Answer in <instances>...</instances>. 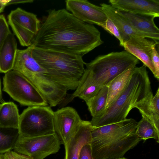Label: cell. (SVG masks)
<instances>
[{
  "mask_svg": "<svg viewBox=\"0 0 159 159\" xmlns=\"http://www.w3.org/2000/svg\"><path fill=\"white\" fill-rule=\"evenodd\" d=\"M17 50L14 35L11 32L0 49V72L5 74L13 70Z\"/></svg>",
  "mask_w": 159,
  "mask_h": 159,
  "instance_id": "2e32d148",
  "label": "cell"
},
{
  "mask_svg": "<svg viewBox=\"0 0 159 159\" xmlns=\"http://www.w3.org/2000/svg\"><path fill=\"white\" fill-rule=\"evenodd\" d=\"M3 91L21 105L48 106L46 99L37 88L21 74L14 70L3 77Z\"/></svg>",
  "mask_w": 159,
  "mask_h": 159,
  "instance_id": "8992f818",
  "label": "cell"
},
{
  "mask_svg": "<svg viewBox=\"0 0 159 159\" xmlns=\"http://www.w3.org/2000/svg\"><path fill=\"white\" fill-rule=\"evenodd\" d=\"M120 11L131 24L139 31L148 33L159 34V28L154 21L155 17Z\"/></svg>",
  "mask_w": 159,
  "mask_h": 159,
  "instance_id": "d6986e66",
  "label": "cell"
},
{
  "mask_svg": "<svg viewBox=\"0 0 159 159\" xmlns=\"http://www.w3.org/2000/svg\"><path fill=\"white\" fill-rule=\"evenodd\" d=\"M127 159L124 157H123L122 158H119V159Z\"/></svg>",
  "mask_w": 159,
  "mask_h": 159,
  "instance_id": "836d02e7",
  "label": "cell"
},
{
  "mask_svg": "<svg viewBox=\"0 0 159 159\" xmlns=\"http://www.w3.org/2000/svg\"><path fill=\"white\" fill-rule=\"evenodd\" d=\"M9 0H0V14L3 11L5 7L7 6V4Z\"/></svg>",
  "mask_w": 159,
  "mask_h": 159,
  "instance_id": "1f68e13d",
  "label": "cell"
},
{
  "mask_svg": "<svg viewBox=\"0 0 159 159\" xmlns=\"http://www.w3.org/2000/svg\"><path fill=\"white\" fill-rule=\"evenodd\" d=\"M139 63L137 58L125 51L99 55L85 63L84 72L75 91L91 84L107 86L117 76Z\"/></svg>",
  "mask_w": 159,
  "mask_h": 159,
  "instance_id": "5b68a950",
  "label": "cell"
},
{
  "mask_svg": "<svg viewBox=\"0 0 159 159\" xmlns=\"http://www.w3.org/2000/svg\"><path fill=\"white\" fill-rule=\"evenodd\" d=\"M2 102V91L1 89V80L0 79V102Z\"/></svg>",
  "mask_w": 159,
  "mask_h": 159,
  "instance_id": "d6a6232c",
  "label": "cell"
},
{
  "mask_svg": "<svg viewBox=\"0 0 159 159\" xmlns=\"http://www.w3.org/2000/svg\"><path fill=\"white\" fill-rule=\"evenodd\" d=\"M156 46L152 48V61L155 69V77L159 80V56L158 51L156 48Z\"/></svg>",
  "mask_w": 159,
  "mask_h": 159,
  "instance_id": "83f0119b",
  "label": "cell"
},
{
  "mask_svg": "<svg viewBox=\"0 0 159 159\" xmlns=\"http://www.w3.org/2000/svg\"><path fill=\"white\" fill-rule=\"evenodd\" d=\"M54 112L48 106L29 107L24 109L20 115V136L33 137L55 133Z\"/></svg>",
  "mask_w": 159,
  "mask_h": 159,
  "instance_id": "52a82bcc",
  "label": "cell"
},
{
  "mask_svg": "<svg viewBox=\"0 0 159 159\" xmlns=\"http://www.w3.org/2000/svg\"><path fill=\"white\" fill-rule=\"evenodd\" d=\"M32 46L18 49L13 70L20 73L30 82L39 78L45 70L32 56Z\"/></svg>",
  "mask_w": 159,
  "mask_h": 159,
  "instance_id": "5bb4252c",
  "label": "cell"
},
{
  "mask_svg": "<svg viewBox=\"0 0 159 159\" xmlns=\"http://www.w3.org/2000/svg\"><path fill=\"white\" fill-rule=\"evenodd\" d=\"M79 159H93L91 143L86 144L83 146Z\"/></svg>",
  "mask_w": 159,
  "mask_h": 159,
  "instance_id": "f546056e",
  "label": "cell"
},
{
  "mask_svg": "<svg viewBox=\"0 0 159 159\" xmlns=\"http://www.w3.org/2000/svg\"><path fill=\"white\" fill-rule=\"evenodd\" d=\"M11 32L4 16L0 15V49L7 36Z\"/></svg>",
  "mask_w": 159,
  "mask_h": 159,
  "instance_id": "4316f807",
  "label": "cell"
},
{
  "mask_svg": "<svg viewBox=\"0 0 159 159\" xmlns=\"http://www.w3.org/2000/svg\"><path fill=\"white\" fill-rule=\"evenodd\" d=\"M33 1H34L33 0H9L7 4V6L14 4L32 3Z\"/></svg>",
  "mask_w": 159,
  "mask_h": 159,
  "instance_id": "4dcf8cb0",
  "label": "cell"
},
{
  "mask_svg": "<svg viewBox=\"0 0 159 159\" xmlns=\"http://www.w3.org/2000/svg\"><path fill=\"white\" fill-rule=\"evenodd\" d=\"M138 122L130 118L95 127L91 132L93 159H117L141 141L135 134Z\"/></svg>",
  "mask_w": 159,
  "mask_h": 159,
  "instance_id": "7a4b0ae2",
  "label": "cell"
},
{
  "mask_svg": "<svg viewBox=\"0 0 159 159\" xmlns=\"http://www.w3.org/2000/svg\"><path fill=\"white\" fill-rule=\"evenodd\" d=\"M107 96V86H104L95 96L86 102L92 116L91 120L98 119L103 114L106 109Z\"/></svg>",
  "mask_w": 159,
  "mask_h": 159,
  "instance_id": "7402d4cb",
  "label": "cell"
},
{
  "mask_svg": "<svg viewBox=\"0 0 159 159\" xmlns=\"http://www.w3.org/2000/svg\"><path fill=\"white\" fill-rule=\"evenodd\" d=\"M100 5L107 17L116 26L123 44L132 36H141L150 38L155 41H158L159 34L148 33L139 31L124 17L119 10L113 7L111 4L102 3Z\"/></svg>",
  "mask_w": 159,
  "mask_h": 159,
  "instance_id": "8fae6325",
  "label": "cell"
},
{
  "mask_svg": "<svg viewBox=\"0 0 159 159\" xmlns=\"http://www.w3.org/2000/svg\"><path fill=\"white\" fill-rule=\"evenodd\" d=\"M146 67H135L130 80L122 92L98 119L90 121L95 127L126 119L135 105L152 93Z\"/></svg>",
  "mask_w": 159,
  "mask_h": 159,
  "instance_id": "277c9868",
  "label": "cell"
},
{
  "mask_svg": "<svg viewBox=\"0 0 159 159\" xmlns=\"http://www.w3.org/2000/svg\"><path fill=\"white\" fill-rule=\"evenodd\" d=\"M138 109L142 116H145L159 132V88L155 95H150L135 107Z\"/></svg>",
  "mask_w": 159,
  "mask_h": 159,
  "instance_id": "e0dca14e",
  "label": "cell"
},
{
  "mask_svg": "<svg viewBox=\"0 0 159 159\" xmlns=\"http://www.w3.org/2000/svg\"><path fill=\"white\" fill-rule=\"evenodd\" d=\"M7 17L8 20L17 23L35 34L40 28L41 22L37 16L19 7L11 11Z\"/></svg>",
  "mask_w": 159,
  "mask_h": 159,
  "instance_id": "ac0fdd59",
  "label": "cell"
},
{
  "mask_svg": "<svg viewBox=\"0 0 159 159\" xmlns=\"http://www.w3.org/2000/svg\"><path fill=\"white\" fill-rule=\"evenodd\" d=\"M8 23L21 45L28 47L31 45L34 34L14 22L8 20Z\"/></svg>",
  "mask_w": 159,
  "mask_h": 159,
  "instance_id": "d4e9b609",
  "label": "cell"
},
{
  "mask_svg": "<svg viewBox=\"0 0 159 159\" xmlns=\"http://www.w3.org/2000/svg\"><path fill=\"white\" fill-rule=\"evenodd\" d=\"M158 44V41L148 40L141 36H132L124 43L123 47L125 51L140 60L155 76V71L152 61V48Z\"/></svg>",
  "mask_w": 159,
  "mask_h": 159,
  "instance_id": "7c38bea8",
  "label": "cell"
},
{
  "mask_svg": "<svg viewBox=\"0 0 159 159\" xmlns=\"http://www.w3.org/2000/svg\"><path fill=\"white\" fill-rule=\"evenodd\" d=\"M142 116V119L138 122L136 134L141 140L145 141L150 139H153L159 143V132L148 119L144 116Z\"/></svg>",
  "mask_w": 159,
  "mask_h": 159,
  "instance_id": "cb8c5ba5",
  "label": "cell"
},
{
  "mask_svg": "<svg viewBox=\"0 0 159 159\" xmlns=\"http://www.w3.org/2000/svg\"><path fill=\"white\" fill-rule=\"evenodd\" d=\"M61 143L54 133L33 137H20L14 150L33 159H44L59 151Z\"/></svg>",
  "mask_w": 159,
  "mask_h": 159,
  "instance_id": "ba28073f",
  "label": "cell"
},
{
  "mask_svg": "<svg viewBox=\"0 0 159 159\" xmlns=\"http://www.w3.org/2000/svg\"><path fill=\"white\" fill-rule=\"evenodd\" d=\"M134 68H131L123 72L107 86L108 96L106 109L126 87L131 79Z\"/></svg>",
  "mask_w": 159,
  "mask_h": 159,
  "instance_id": "44dd1931",
  "label": "cell"
},
{
  "mask_svg": "<svg viewBox=\"0 0 159 159\" xmlns=\"http://www.w3.org/2000/svg\"><path fill=\"white\" fill-rule=\"evenodd\" d=\"M0 159H1V157H0Z\"/></svg>",
  "mask_w": 159,
  "mask_h": 159,
  "instance_id": "e575fe53",
  "label": "cell"
},
{
  "mask_svg": "<svg viewBox=\"0 0 159 159\" xmlns=\"http://www.w3.org/2000/svg\"><path fill=\"white\" fill-rule=\"evenodd\" d=\"M82 120L76 111L67 107L54 112L55 133L61 144L64 145L75 131Z\"/></svg>",
  "mask_w": 159,
  "mask_h": 159,
  "instance_id": "30bf717a",
  "label": "cell"
},
{
  "mask_svg": "<svg viewBox=\"0 0 159 159\" xmlns=\"http://www.w3.org/2000/svg\"><path fill=\"white\" fill-rule=\"evenodd\" d=\"M65 2L66 9L79 20L102 28L104 26L107 17L101 7L87 0H67Z\"/></svg>",
  "mask_w": 159,
  "mask_h": 159,
  "instance_id": "9c48e42d",
  "label": "cell"
},
{
  "mask_svg": "<svg viewBox=\"0 0 159 159\" xmlns=\"http://www.w3.org/2000/svg\"><path fill=\"white\" fill-rule=\"evenodd\" d=\"M47 13L31 46L82 57L103 43L93 25L81 21L66 9H50Z\"/></svg>",
  "mask_w": 159,
  "mask_h": 159,
  "instance_id": "6da1fadb",
  "label": "cell"
},
{
  "mask_svg": "<svg viewBox=\"0 0 159 159\" xmlns=\"http://www.w3.org/2000/svg\"><path fill=\"white\" fill-rule=\"evenodd\" d=\"M109 2L120 11L155 18L159 16V0H110Z\"/></svg>",
  "mask_w": 159,
  "mask_h": 159,
  "instance_id": "9a60e30c",
  "label": "cell"
},
{
  "mask_svg": "<svg viewBox=\"0 0 159 159\" xmlns=\"http://www.w3.org/2000/svg\"><path fill=\"white\" fill-rule=\"evenodd\" d=\"M20 120L18 109L13 102L0 104V127L18 129Z\"/></svg>",
  "mask_w": 159,
  "mask_h": 159,
  "instance_id": "ffe728a7",
  "label": "cell"
},
{
  "mask_svg": "<svg viewBox=\"0 0 159 159\" xmlns=\"http://www.w3.org/2000/svg\"><path fill=\"white\" fill-rule=\"evenodd\" d=\"M95 127L90 121L82 120L75 131L64 144V159H79L83 146L86 144L91 143V132Z\"/></svg>",
  "mask_w": 159,
  "mask_h": 159,
  "instance_id": "4fadbf2b",
  "label": "cell"
},
{
  "mask_svg": "<svg viewBox=\"0 0 159 159\" xmlns=\"http://www.w3.org/2000/svg\"><path fill=\"white\" fill-rule=\"evenodd\" d=\"M31 46L32 56L48 78L67 90L76 89L85 71L86 63L82 57Z\"/></svg>",
  "mask_w": 159,
  "mask_h": 159,
  "instance_id": "3957f363",
  "label": "cell"
},
{
  "mask_svg": "<svg viewBox=\"0 0 159 159\" xmlns=\"http://www.w3.org/2000/svg\"><path fill=\"white\" fill-rule=\"evenodd\" d=\"M20 136L18 129L0 127V154L13 149Z\"/></svg>",
  "mask_w": 159,
  "mask_h": 159,
  "instance_id": "603a6c76",
  "label": "cell"
},
{
  "mask_svg": "<svg viewBox=\"0 0 159 159\" xmlns=\"http://www.w3.org/2000/svg\"><path fill=\"white\" fill-rule=\"evenodd\" d=\"M1 157V159H33L30 157L12 150L2 154Z\"/></svg>",
  "mask_w": 159,
  "mask_h": 159,
  "instance_id": "f1b7e54d",
  "label": "cell"
},
{
  "mask_svg": "<svg viewBox=\"0 0 159 159\" xmlns=\"http://www.w3.org/2000/svg\"><path fill=\"white\" fill-rule=\"evenodd\" d=\"M102 28L111 34L116 37L119 40L120 45L122 46H123V43L118 29L112 21L108 18L107 17L105 24Z\"/></svg>",
  "mask_w": 159,
  "mask_h": 159,
  "instance_id": "484cf974",
  "label": "cell"
}]
</instances>
